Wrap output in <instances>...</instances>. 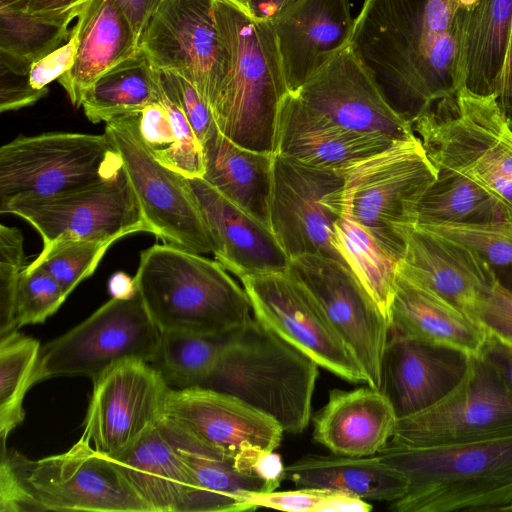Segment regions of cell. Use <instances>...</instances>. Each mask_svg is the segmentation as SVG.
I'll list each match as a JSON object with an SVG mask.
<instances>
[{"label": "cell", "mask_w": 512, "mask_h": 512, "mask_svg": "<svg viewBox=\"0 0 512 512\" xmlns=\"http://www.w3.org/2000/svg\"><path fill=\"white\" fill-rule=\"evenodd\" d=\"M253 317L310 356L318 366L352 382L365 375L309 291L286 269L239 279Z\"/></svg>", "instance_id": "cell-16"}, {"label": "cell", "mask_w": 512, "mask_h": 512, "mask_svg": "<svg viewBox=\"0 0 512 512\" xmlns=\"http://www.w3.org/2000/svg\"><path fill=\"white\" fill-rule=\"evenodd\" d=\"M122 166L105 133L18 137L0 148V208L87 187L111 177Z\"/></svg>", "instance_id": "cell-9"}, {"label": "cell", "mask_w": 512, "mask_h": 512, "mask_svg": "<svg viewBox=\"0 0 512 512\" xmlns=\"http://www.w3.org/2000/svg\"><path fill=\"white\" fill-rule=\"evenodd\" d=\"M88 0L69 8L29 12L26 9L0 7V54L32 64L67 41L70 23L78 17Z\"/></svg>", "instance_id": "cell-37"}, {"label": "cell", "mask_w": 512, "mask_h": 512, "mask_svg": "<svg viewBox=\"0 0 512 512\" xmlns=\"http://www.w3.org/2000/svg\"><path fill=\"white\" fill-rule=\"evenodd\" d=\"M343 191L341 171L273 154L269 227L289 259L317 254L343 263L331 242L343 214Z\"/></svg>", "instance_id": "cell-14"}, {"label": "cell", "mask_w": 512, "mask_h": 512, "mask_svg": "<svg viewBox=\"0 0 512 512\" xmlns=\"http://www.w3.org/2000/svg\"><path fill=\"white\" fill-rule=\"evenodd\" d=\"M294 0H249L252 18L256 21H272Z\"/></svg>", "instance_id": "cell-53"}, {"label": "cell", "mask_w": 512, "mask_h": 512, "mask_svg": "<svg viewBox=\"0 0 512 512\" xmlns=\"http://www.w3.org/2000/svg\"><path fill=\"white\" fill-rule=\"evenodd\" d=\"M239 330L219 335L161 332L158 351L151 365L168 385L179 389L201 386Z\"/></svg>", "instance_id": "cell-38"}, {"label": "cell", "mask_w": 512, "mask_h": 512, "mask_svg": "<svg viewBox=\"0 0 512 512\" xmlns=\"http://www.w3.org/2000/svg\"><path fill=\"white\" fill-rule=\"evenodd\" d=\"M134 282L161 332L227 334L251 319L243 286L217 260L171 244L141 252Z\"/></svg>", "instance_id": "cell-3"}, {"label": "cell", "mask_w": 512, "mask_h": 512, "mask_svg": "<svg viewBox=\"0 0 512 512\" xmlns=\"http://www.w3.org/2000/svg\"><path fill=\"white\" fill-rule=\"evenodd\" d=\"M479 355L490 364L512 394V342L488 332Z\"/></svg>", "instance_id": "cell-50"}, {"label": "cell", "mask_w": 512, "mask_h": 512, "mask_svg": "<svg viewBox=\"0 0 512 512\" xmlns=\"http://www.w3.org/2000/svg\"><path fill=\"white\" fill-rule=\"evenodd\" d=\"M227 1L233 3L238 8H240L242 11H244L247 15L252 17L249 0H227Z\"/></svg>", "instance_id": "cell-58"}, {"label": "cell", "mask_w": 512, "mask_h": 512, "mask_svg": "<svg viewBox=\"0 0 512 512\" xmlns=\"http://www.w3.org/2000/svg\"><path fill=\"white\" fill-rule=\"evenodd\" d=\"M458 0H364L349 46L411 125L462 87Z\"/></svg>", "instance_id": "cell-1"}, {"label": "cell", "mask_w": 512, "mask_h": 512, "mask_svg": "<svg viewBox=\"0 0 512 512\" xmlns=\"http://www.w3.org/2000/svg\"><path fill=\"white\" fill-rule=\"evenodd\" d=\"M343 214L366 228L378 244L402 259L415 227L416 205L437 178V168L416 136L341 170Z\"/></svg>", "instance_id": "cell-8"}, {"label": "cell", "mask_w": 512, "mask_h": 512, "mask_svg": "<svg viewBox=\"0 0 512 512\" xmlns=\"http://www.w3.org/2000/svg\"><path fill=\"white\" fill-rule=\"evenodd\" d=\"M271 22L291 93L349 46L354 27L349 0H294Z\"/></svg>", "instance_id": "cell-23"}, {"label": "cell", "mask_w": 512, "mask_h": 512, "mask_svg": "<svg viewBox=\"0 0 512 512\" xmlns=\"http://www.w3.org/2000/svg\"><path fill=\"white\" fill-rule=\"evenodd\" d=\"M287 270L317 301L359 363L366 385L380 390L389 322L355 275L342 262L317 254L290 259Z\"/></svg>", "instance_id": "cell-17"}, {"label": "cell", "mask_w": 512, "mask_h": 512, "mask_svg": "<svg viewBox=\"0 0 512 512\" xmlns=\"http://www.w3.org/2000/svg\"><path fill=\"white\" fill-rule=\"evenodd\" d=\"M26 267L20 230L0 225V337L17 330L15 302L18 281Z\"/></svg>", "instance_id": "cell-44"}, {"label": "cell", "mask_w": 512, "mask_h": 512, "mask_svg": "<svg viewBox=\"0 0 512 512\" xmlns=\"http://www.w3.org/2000/svg\"><path fill=\"white\" fill-rule=\"evenodd\" d=\"M61 285L41 266L21 272L15 302L17 328L44 322L67 298Z\"/></svg>", "instance_id": "cell-43"}, {"label": "cell", "mask_w": 512, "mask_h": 512, "mask_svg": "<svg viewBox=\"0 0 512 512\" xmlns=\"http://www.w3.org/2000/svg\"><path fill=\"white\" fill-rule=\"evenodd\" d=\"M412 127L435 166L475 180L512 214V132L497 97L461 90L437 102Z\"/></svg>", "instance_id": "cell-7"}, {"label": "cell", "mask_w": 512, "mask_h": 512, "mask_svg": "<svg viewBox=\"0 0 512 512\" xmlns=\"http://www.w3.org/2000/svg\"><path fill=\"white\" fill-rule=\"evenodd\" d=\"M139 47L152 66L191 82L211 106L221 80V49L214 0H163Z\"/></svg>", "instance_id": "cell-19"}, {"label": "cell", "mask_w": 512, "mask_h": 512, "mask_svg": "<svg viewBox=\"0 0 512 512\" xmlns=\"http://www.w3.org/2000/svg\"><path fill=\"white\" fill-rule=\"evenodd\" d=\"M160 423L178 443L219 459L274 451L284 433L269 415L203 386L169 389Z\"/></svg>", "instance_id": "cell-13"}, {"label": "cell", "mask_w": 512, "mask_h": 512, "mask_svg": "<svg viewBox=\"0 0 512 512\" xmlns=\"http://www.w3.org/2000/svg\"><path fill=\"white\" fill-rule=\"evenodd\" d=\"M435 167L437 178L416 205L415 226L512 221L509 209L484 186L453 169Z\"/></svg>", "instance_id": "cell-34"}, {"label": "cell", "mask_w": 512, "mask_h": 512, "mask_svg": "<svg viewBox=\"0 0 512 512\" xmlns=\"http://www.w3.org/2000/svg\"><path fill=\"white\" fill-rule=\"evenodd\" d=\"M0 458L1 512H151L115 463L81 440L39 460L6 447Z\"/></svg>", "instance_id": "cell-5"}, {"label": "cell", "mask_w": 512, "mask_h": 512, "mask_svg": "<svg viewBox=\"0 0 512 512\" xmlns=\"http://www.w3.org/2000/svg\"><path fill=\"white\" fill-rule=\"evenodd\" d=\"M284 480L297 488L340 491L366 501H388L402 497L406 477L379 455H307L285 466Z\"/></svg>", "instance_id": "cell-31"}, {"label": "cell", "mask_w": 512, "mask_h": 512, "mask_svg": "<svg viewBox=\"0 0 512 512\" xmlns=\"http://www.w3.org/2000/svg\"><path fill=\"white\" fill-rule=\"evenodd\" d=\"M250 510L260 507L290 512H368L366 500L340 491L297 488L281 492H248Z\"/></svg>", "instance_id": "cell-41"}, {"label": "cell", "mask_w": 512, "mask_h": 512, "mask_svg": "<svg viewBox=\"0 0 512 512\" xmlns=\"http://www.w3.org/2000/svg\"><path fill=\"white\" fill-rule=\"evenodd\" d=\"M29 0H0V7L26 9Z\"/></svg>", "instance_id": "cell-57"}, {"label": "cell", "mask_w": 512, "mask_h": 512, "mask_svg": "<svg viewBox=\"0 0 512 512\" xmlns=\"http://www.w3.org/2000/svg\"><path fill=\"white\" fill-rule=\"evenodd\" d=\"M158 101L157 69L139 47L104 74L83 94L81 106L93 123L141 111Z\"/></svg>", "instance_id": "cell-35"}, {"label": "cell", "mask_w": 512, "mask_h": 512, "mask_svg": "<svg viewBox=\"0 0 512 512\" xmlns=\"http://www.w3.org/2000/svg\"><path fill=\"white\" fill-rule=\"evenodd\" d=\"M78 19L81 29L75 62L57 79L74 106H81L83 94L102 74L139 48L115 0H88Z\"/></svg>", "instance_id": "cell-30"}, {"label": "cell", "mask_w": 512, "mask_h": 512, "mask_svg": "<svg viewBox=\"0 0 512 512\" xmlns=\"http://www.w3.org/2000/svg\"><path fill=\"white\" fill-rule=\"evenodd\" d=\"M318 364L254 317L234 335L201 385L233 395L284 432L308 426Z\"/></svg>", "instance_id": "cell-6"}, {"label": "cell", "mask_w": 512, "mask_h": 512, "mask_svg": "<svg viewBox=\"0 0 512 512\" xmlns=\"http://www.w3.org/2000/svg\"><path fill=\"white\" fill-rule=\"evenodd\" d=\"M397 273L472 319L498 282L493 266L476 252L417 226L409 232Z\"/></svg>", "instance_id": "cell-21"}, {"label": "cell", "mask_w": 512, "mask_h": 512, "mask_svg": "<svg viewBox=\"0 0 512 512\" xmlns=\"http://www.w3.org/2000/svg\"><path fill=\"white\" fill-rule=\"evenodd\" d=\"M203 178L226 199L269 226L274 153L239 146L218 127L203 143Z\"/></svg>", "instance_id": "cell-32"}, {"label": "cell", "mask_w": 512, "mask_h": 512, "mask_svg": "<svg viewBox=\"0 0 512 512\" xmlns=\"http://www.w3.org/2000/svg\"><path fill=\"white\" fill-rule=\"evenodd\" d=\"M0 111L18 110L44 97L48 90H36L29 82L30 64L0 55Z\"/></svg>", "instance_id": "cell-47"}, {"label": "cell", "mask_w": 512, "mask_h": 512, "mask_svg": "<svg viewBox=\"0 0 512 512\" xmlns=\"http://www.w3.org/2000/svg\"><path fill=\"white\" fill-rule=\"evenodd\" d=\"M40 343L12 331L0 337V440L6 447L10 432L25 417L23 400L40 353Z\"/></svg>", "instance_id": "cell-39"}, {"label": "cell", "mask_w": 512, "mask_h": 512, "mask_svg": "<svg viewBox=\"0 0 512 512\" xmlns=\"http://www.w3.org/2000/svg\"><path fill=\"white\" fill-rule=\"evenodd\" d=\"M81 0H29L26 10L29 12H48L66 9Z\"/></svg>", "instance_id": "cell-55"}, {"label": "cell", "mask_w": 512, "mask_h": 512, "mask_svg": "<svg viewBox=\"0 0 512 512\" xmlns=\"http://www.w3.org/2000/svg\"><path fill=\"white\" fill-rule=\"evenodd\" d=\"M215 244V259L238 279L282 271L290 259L269 226L226 199L203 178H188Z\"/></svg>", "instance_id": "cell-25"}, {"label": "cell", "mask_w": 512, "mask_h": 512, "mask_svg": "<svg viewBox=\"0 0 512 512\" xmlns=\"http://www.w3.org/2000/svg\"><path fill=\"white\" fill-rule=\"evenodd\" d=\"M420 228L473 250L493 267L512 265V221L480 224L444 223Z\"/></svg>", "instance_id": "cell-42"}, {"label": "cell", "mask_w": 512, "mask_h": 512, "mask_svg": "<svg viewBox=\"0 0 512 512\" xmlns=\"http://www.w3.org/2000/svg\"><path fill=\"white\" fill-rule=\"evenodd\" d=\"M389 334L478 355L487 338L484 326L433 292L397 273L389 314Z\"/></svg>", "instance_id": "cell-27"}, {"label": "cell", "mask_w": 512, "mask_h": 512, "mask_svg": "<svg viewBox=\"0 0 512 512\" xmlns=\"http://www.w3.org/2000/svg\"><path fill=\"white\" fill-rule=\"evenodd\" d=\"M138 126L154 157L169 167L178 138L169 114L159 99L138 112Z\"/></svg>", "instance_id": "cell-46"}, {"label": "cell", "mask_w": 512, "mask_h": 512, "mask_svg": "<svg viewBox=\"0 0 512 512\" xmlns=\"http://www.w3.org/2000/svg\"><path fill=\"white\" fill-rule=\"evenodd\" d=\"M104 133L120 155L152 234L190 252L214 254L188 178L154 157L140 134L138 112L106 122Z\"/></svg>", "instance_id": "cell-12"}, {"label": "cell", "mask_w": 512, "mask_h": 512, "mask_svg": "<svg viewBox=\"0 0 512 512\" xmlns=\"http://www.w3.org/2000/svg\"><path fill=\"white\" fill-rule=\"evenodd\" d=\"M159 73L164 90L179 105L203 145L217 128L211 108L183 76L169 71Z\"/></svg>", "instance_id": "cell-45"}, {"label": "cell", "mask_w": 512, "mask_h": 512, "mask_svg": "<svg viewBox=\"0 0 512 512\" xmlns=\"http://www.w3.org/2000/svg\"><path fill=\"white\" fill-rule=\"evenodd\" d=\"M394 142L345 128L308 106L296 93L288 92L279 106L274 153L314 167L341 171Z\"/></svg>", "instance_id": "cell-24"}, {"label": "cell", "mask_w": 512, "mask_h": 512, "mask_svg": "<svg viewBox=\"0 0 512 512\" xmlns=\"http://www.w3.org/2000/svg\"><path fill=\"white\" fill-rule=\"evenodd\" d=\"M128 20L140 45L144 30L163 0H115Z\"/></svg>", "instance_id": "cell-51"}, {"label": "cell", "mask_w": 512, "mask_h": 512, "mask_svg": "<svg viewBox=\"0 0 512 512\" xmlns=\"http://www.w3.org/2000/svg\"><path fill=\"white\" fill-rule=\"evenodd\" d=\"M408 481L394 512L502 511L512 505V435L378 454Z\"/></svg>", "instance_id": "cell-4"}, {"label": "cell", "mask_w": 512, "mask_h": 512, "mask_svg": "<svg viewBox=\"0 0 512 512\" xmlns=\"http://www.w3.org/2000/svg\"><path fill=\"white\" fill-rule=\"evenodd\" d=\"M512 435V394L479 354L460 383L433 406L398 419L381 452L485 441ZM378 453V454H379Z\"/></svg>", "instance_id": "cell-11"}, {"label": "cell", "mask_w": 512, "mask_h": 512, "mask_svg": "<svg viewBox=\"0 0 512 512\" xmlns=\"http://www.w3.org/2000/svg\"><path fill=\"white\" fill-rule=\"evenodd\" d=\"M296 94L345 128L392 141L415 136L412 125L389 104L350 46L318 69Z\"/></svg>", "instance_id": "cell-20"}, {"label": "cell", "mask_w": 512, "mask_h": 512, "mask_svg": "<svg viewBox=\"0 0 512 512\" xmlns=\"http://www.w3.org/2000/svg\"><path fill=\"white\" fill-rule=\"evenodd\" d=\"M108 458L151 512H179L191 490V473L160 422L128 449Z\"/></svg>", "instance_id": "cell-28"}, {"label": "cell", "mask_w": 512, "mask_h": 512, "mask_svg": "<svg viewBox=\"0 0 512 512\" xmlns=\"http://www.w3.org/2000/svg\"><path fill=\"white\" fill-rule=\"evenodd\" d=\"M161 331L139 293L112 297L86 320L40 349L31 386L58 376L84 375L93 382L127 360L152 363Z\"/></svg>", "instance_id": "cell-10"}, {"label": "cell", "mask_w": 512, "mask_h": 512, "mask_svg": "<svg viewBox=\"0 0 512 512\" xmlns=\"http://www.w3.org/2000/svg\"><path fill=\"white\" fill-rule=\"evenodd\" d=\"M470 357L455 348L389 334L380 391L391 402L398 419L419 413L460 383Z\"/></svg>", "instance_id": "cell-22"}, {"label": "cell", "mask_w": 512, "mask_h": 512, "mask_svg": "<svg viewBox=\"0 0 512 512\" xmlns=\"http://www.w3.org/2000/svg\"><path fill=\"white\" fill-rule=\"evenodd\" d=\"M93 384L79 440L106 457L125 451L160 422L170 389L154 366L140 360L115 364Z\"/></svg>", "instance_id": "cell-18"}, {"label": "cell", "mask_w": 512, "mask_h": 512, "mask_svg": "<svg viewBox=\"0 0 512 512\" xmlns=\"http://www.w3.org/2000/svg\"><path fill=\"white\" fill-rule=\"evenodd\" d=\"M112 242L63 240L42 249L31 267H43L69 295L84 279L91 276Z\"/></svg>", "instance_id": "cell-40"}, {"label": "cell", "mask_w": 512, "mask_h": 512, "mask_svg": "<svg viewBox=\"0 0 512 512\" xmlns=\"http://www.w3.org/2000/svg\"><path fill=\"white\" fill-rule=\"evenodd\" d=\"M507 124H508L510 131L512 132V115L507 117Z\"/></svg>", "instance_id": "cell-59"}, {"label": "cell", "mask_w": 512, "mask_h": 512, "mask_svg": "<svg viewBox=\"0 0 512 512\" xmlns=\"http://www.w3.org/2000/svg\"><path fill=\"white\" fill-rule=\"evenodd\" d=\"M221 80L211 110L219 131L241 147L274 153L280 103L289 92L271 21L214 0Z\"/></svg>", "instance_id": "cell-2"}, {"label": "cell", "mask_w": 512, "mask_h": 512, "mask_svg": "<svg viewBox=\"0 0 512 512\" xmlns=\"http://www.w3.org/2000/svg\"><path fill=\"white\" fill-rule=\"evenodd\" d=\"M500 337H501V336H500ZM502 338H504V339H506V340H508V341L512 342V333H511V334H509V335H507V336H504V337H502Z\"/></svg>", "instance_id": "cell-60"}, {"label": "cell", "mask_w": 512, "mask_h": 512, "mask_svg": "<svg viewBox=\"0 0 512 512\" xmlns=\"http://www.w3.org/2000/svg\"><path fill=\"white\" fill-rule=\"evenodd\" d=\"M81 23L77 17L68 40L30 65L29 82L36 90H48L47 85L69 71L76 59Z\"/></svg>", "instance_id": "cell-48"}, {"label": "cell", "mask_w": 512, "mask_h": 512, "mask_svg": "<svg viewBox=\"0 0 512 512\" xmlns=\"http://www.w3.org/2000/svg\"><path fill=\"white\" fill-rule=\"evenodd\" d=\"M511 27L512 0H477L467 10L461 45L462 91L498 99Z\"/></svg>", "instance_id": "cell-33"}, {"label": "cell", "mask_w": 512, "mask_h": 512, "mask_svg": "<svg viewBox=\"0 0 512 512\" xmlns=\"http://www.w3.org/2000/svg\"><path fill=\"white\" fill-rule=\"evenodd\" d=\"M313 438L333 454L373 456L391 438L398 420L389 399L370 386L333 389L313 416Z\"/></svg>", "instance_id": "cell-26"}, {"label": "cell", "mask_w": 512, "mask_h": 512, "mask_svg": "<svg viewBox=\"0 0 512 512\" xmlns=\"http://www.w3.org/2000/svg\"><path fill=\"white\" fill-rule=\"evenodd\" d=\"M498 283L512 292V265L493 267Z\"/></svg>", "instance_id": "cell-56"}, {"label": "cell", "mask_w": 512, "mask_h": 512, "mask_svg": "<svg viewBox=\"0 0 512 512\" xmlns=\"http://www.w3.org/2000/svg\"><path fill=\"white\" fill-rule=\"evenodd\" d=\"M0 212L30 223L40 234L43 249L63 240L114 243L132 233H152L123 166L111 177L87 187L16 201Z\"/></svg>", "instance_id": "cell-15"}, {"label": "cell", "mask_w": 512, "mask_h": 512, "mask_svg": "<svg viewBox=\"0 0 512 512\" xmlns=\"http://www.w3.org/2000/svg\"><path fill=\"white\" fill-rule=\"evenodd\" d=\"M112 297L127 298L136 293L134 278L123 272L115 273L109 282Z\"/></svg>", "instance_id": "cell-54"}, {"label": "cell", "mask_w": 512, "mask_h": 512, "mask_svg": "<svg viewBox=\"0 0 512 512\" xmlns=\"http://www.w3.org/2000/svg\"><path fill=\"white\" fill-rule=\"evenodd\" d=\"M331 242L389 322L399 260L381 247L366 228L344 215L335 223Z\"/></svg>", "instance_id": "cell-36"}, {"label": "cell", "mask_w": 512, "mask_h": 512, "mask_svg": "<svg viewBox=\"0 0 512 512\" xmlns=\"http://www.w3.org/2000/svg\"><path fill=\"white\" fill-rule=\"evenodd\" d=\"M497 100L507 117L512 115V27Z\"/></svg>", "instance_id": "cell-52"}, {"label": "cell", "mask_w": 512, "mask_h": 512, "mask_svg": "<svg viewBox=\"0 0 512 512\" xmlns=\"http://www.w3.org/2000/svg\"><path fill=\"white\" fill-rule=\"evenodd\" d=\"M174 441L192 478L191 490L179 512L247 511L250 510L248 492L266 493L278 487L264 474L261 463L264 452L219 459Z\"/></svg>", "instance_id": "cell-29"}, {"label": "cell", "mask_w": 512, "mask_h": 512, "mask_svg": "<svg viewBox=\"0 0 512 512\" xmlns=\"http://www.w3.org/2000/svg\"><path fill=\"white\" fill-rule=\"evenodd\" d=\"M473 320L498 336L511 334L512 292L497 282L491 294L477 306Z\"/></svg>", "instance_id": "cell-49"}]
</instances>
